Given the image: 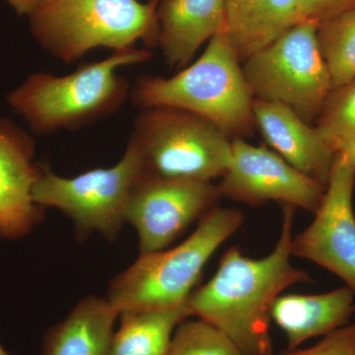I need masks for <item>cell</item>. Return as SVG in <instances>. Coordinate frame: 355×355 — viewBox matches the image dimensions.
I'll list each match as a JSON object with an SVG mask.
<instances>
[{"instance_id": "21", "label": "cell", "mask_w": 355, "mask_h": 355, "mask_svg": "<svg viewBox=\"0 0 355 355\" xmlns=\"http://www.w3.org/2000/svg\"><path fill=\"white\" fill-rule=\"evenodd\" d=\"M316 128L331 146L338 137L355 133V78L331 91L318 116Z\"/></svg>"}, {"instance_id": "6", "label": "cell", "mask_w": 355, "mask_h": 355, "mask_svg": "<svg viewBox=\"0 0 355 355\" xmlns=\"http://www.w3.org/2000/svg\"><path fill=\"white\" fill-rule=\"evenodd\" d=\"M128 142L148 176L211 182L232 160L230 137L200 114L177 107L140 109Z\"/></svg>"}, {"instance_id": "22", "label": "cell", "mask_w": 355, "mask_h": 355, "mask_svg": "<svg viewBox=\"0 0 355 355\" xmlns=\"http://www.w3.org/2000/svg\"><path fill=\"white\" fill-rule=\"evenodd\" d=\"M279 355H355V323L331 331L309 349L288 350Z\"/></svg>"}, {"instance_id": "5", "label": "cell", "mask_w": 355, "mask_h": 355, "mask_svg": "<svg viewBox=\"0 0 355 355\" xmlns=\"http://www.w3.org/2000/svg\"><path fill=\"white\" fill-rule=\"evenodd\" d=\"M159 0H44L29 15L44 51L72 64L98 48L118 51L158 44Z\"/></svg>"}, {"instance_id": "2", "label": "cell", "mask_w": 355, "mask_h": 355, "mask_svg": "<svg viewBox=\"0 0 355 355\" xmlns=\"http://www.w3.org/2000/svg\"><path fill=\"white\" fill-rule=\"evenodd\" d=\"M151 57L149 49L132 46L113 51L104 60L83 64L67 76L38 72L13 90L7 103L37 135L79 130L121 109L132 86L118 70Z\"/></svg>"}, {"instance_id": "14", "label": "cell", "mask_w": 355, "mask_h": 355, "mask_svg": "<svg viewBox=\"0 0 355 355\" xmlns=\"http://www.w3.org/2000/svg\"><path fill=\"white\" fill-rule=\"evenodd\" d=\"M158 46L166 64L183 69L205 42L225 33V0H162Z\"/></svg>"}, {"instance_id": "18", "label": "cell", "mask_w": 355, "mask_h": 355, "mask_svg": "<svg viewBox=\"0 0 355 355\" xmlns=\"http://www.w3.org/2000/svg\"><path fill=\"white\" fill-rule=\"evenodd\" d=\"M112 338L110 355H167L173 334L191 316L186 304L167 310L125 312Z\"/></svg>"}, {"instance_id": "25", "label": "cell", "mask_w": 355, "mask_h": 355, "mask_svg": "<svg viewBox=\"0 0 355 355\" xmlns=\"http://www.w3.org/2000/svg\"><path fill=\"white\" fill-rule=\"evenodd\" d=\"M18 15H28L35 10L44 0H6Z\"/></svg>"}, {"instance_id": "23", "label": "cell", "mask_w": 355, "mask_h": 355, "mask_svg": "<svg viewBox=\"0 0 355 355\" xmlns=\"http://www.w3.org/2000/svg\"><path fill=\"white\" fill-rule=\"evenodd\" d=\"M350 0H298L297 23L314 21L318 24L347 10Z\"/></svg>"}, {"instance_id": "26", "label": "cell", "mask_w": 355, "mask_h": 355, "mask_svg": "<svg viewBox=\"0 0 355 355\" xmlns=\"http://www.w3.org/2000/svg\"><path fill=\"white\" fill-rule=\"evenodd\" d=\"M0 355H10V354H7L6 350L3 349V347H2L1 345H0Z\"/></svg>"}, {"instance_id": "7", "label": "cell", "mask_w": 355, "mask_h": 355, "mask_svg": "<svg viewBox=\"0 0 355 355\" xmlns=\"http://www.w3.org/2000/svg\"><path fill=\"white\" fill-rule=\"evenodd\" d=\"M318 29L314 21L296 23L242 67L254 99L286 105L309 125L333 91Z\"/></svg>"}, {"instance_id": "19", "label": "cell", "mask_w": 355, "mask_h": 355, "mask_svg": "<svg viewBox=\"0 0 355 355\" xmlns=\"http://www.w3.org/2000/svg\"><path fill=\"white\" fill-rule=\"evenodd\" d=\"M318 41L333 90L355 78V6L321 23Z\"/></svg>"}, {"instance_id": "15", "label": "cell", "mask_w": 355, "mask_h": 355, "mask_svg": "<svg viewBox=\"0 0 355 355\" xmlns=\"http://www.w3.org/2000/svg\"><path fill=\"white\" fill-rule=\"evenodd\" d=\"M354 313V293L345 286L313 295H279L270 308V319L286 334L288 350H293L349 324Z\"/></svg>"}, {"instance_id": "8", "label": "cell", "mask_w": 355, "mask_h": 355, "mask_svg": "<svg viewBox=\"0 0 355 355\" xmlns=\"http://www.w3.org/2000/svg\"><path fill=\"white\" fill-rule=\"evenodd\" d=\"M142 176L139 153L128 142L123 157L113 167L65 178L43 166L33 200L40 207H53L69 216L78 235L98 232L112 240L125 223L128 200Z\"/></svg>"}, {"instance_id": "24", "label": "cell", "mask_w": 355, "mask_h": 355, "mask_svg": "<svg viewBox=\"0 0 355 355\" xmlns=\"http://www.w3.org/2000/svg\"><path fill=\"white\" fill-rule=\"evenodd\" d=\"M336 153L342 154L355 170V133L343 135L331 142Z\"/></svg>"}, {"instance_id": "3", "label": "cell", "mask_w": 355, "mask_h": 355, "mask_svg": "<svg viewBox=\"0 0 355 355\" xmlns=\"http://www.w3.org/2000/svg\"><path fill=\"white\" fill-rule=\"evenodd\" d=\"M130 99L139 109L177 107L211 121L231 139L257 127L253 103L241 67L225 33L210 39L202 55L176 76H140Z\"/></svg>"}, {"instance_id": "12", "label": "cell", "mask_w": 355, "mask_h": 355, "mask_svg": "<svg viewBox=\"0 0 355 355\" xmlns=\"http://www.w3.org/2000/svg\"><path fill=\"white\" fill-rule=\"evenodd\" d=\"M31 135L7 119H0V237L18 239L43 220L44 207L33 200V189L43 173L34 161Z\"/></svg>"}, {"instance_id": "20", "label": "cell", "mask_w": 355, "mask_h": 355, "mask_svg": "<svg viewBox=\"0 0 355 355\" xmlns=\"http://www.w3.org/2000/svg\"><path fill=\"white\" fill-rule=\"evenodd\" d=\"M167 355H244L223 331L205 320H184L173 334Z\"/></svg>"}, {"instance_id": "11", "label": "cell", "mask_w": 355, "mask_h": 355, "mask_svg": "<svg viewBox=\"0 0 355 355\" xmlns=\"http://www.w3.org/2000/svg\"><path fill=\"white\" fill-rule=\"evenodd\" d=\"M217 189L220 197L250 207L277 202L315 214L326 186L292 167L275 151L237 137L232 139V160Z\"/></svg>"}, {"instance_id": "1", "label": "cell", "mask_w": 355, "mask_h": 355, "mask_svg": "<svg viewBox=\"0 0 355 355\" xmlns=\"http://www.w3.org/2000/svg\"><path fill=\"white\" fill-rule=\"evenodd\" d=\"M294 212L295 207L284 205L279 241L270 254L251 259L230 248L216 275L187 301L191 317L223 331L244 355H275L270 336L273 302L288 287L312 282L291 263Z\"/></svg>"}, {"instance_id": "9", "label": "cell", "mask_w": 355, "mask_h": 355, "mask_svg": "<svg viewBox=\"0 0 355 355\" xmlns=\"http://www.w3.org/2000/svg\"><path fill=\"white\" fill-rule=\"evenodd\" d=\"M220 198L211 182L144 175L128 200L125 223L139 235L140 254L165 250Z\"/></svg>"}, {"instance_id": "10", "label": "cell", "mask_w": 355, "mask_h": 355, "mask_svg": "<svg viewBox=\"0 0 355 355\" xmlns=\"http://www.w3.org/2000/svg\"><path fill=\"white\" fill-rule=\"evenodd\" d=\"M354 184V168L336 153L314 220L292 237L291 250L340 277L355 295Z\"/></svg>"}, {"instance_id": "17", "label": "cell", "mask_w": 355, "mask_h": 355, "mask_svg": "<svg viewBox=\"0 0 355 355\" xmlns=\"http://www.w3.org/2000/svg\"><path fill=\"white\" fill-rule=\"evenodd\" d=\"M225 1V34L240 62L297 23L298 0Z\"/></svg>"}, {"instance_id": "13", "label": "cell", "mask_w": 355, "mask_h": 355, "mask_svg": "<svg viewBox=\"0 0 355 355\" xmlns=\"http://www.w3.org/2000/svg\"><path fill=\"white\" fill-rule=\"evenodd\" d=\"M253 111L257 127L275 153L327 187L336 153L316 127L280 103L254 99Z\"/></svg>"}, {"instance_id": "16", "label": "cell", "mask_w": 355, "mask_h": 355, "mask_svg": "<svg viewBox=\"0 0 355 355\" xmlns=\"http://www.w3.org/2000/svg\"><path fill=\"white\" fill-rule=\"evenodd\" d=\"M118 317L107 298L81 299L62 322L44 334L42 355H110Z\"/></svg>"}, {"instance_id": "4", "label": "cell", "mask_w": 355, "mask_h": 355, "mask_svg": "<svg viewBox=\"0 0 355 355\" xmlns=\"http://www.w3.org/2000/svg\"><path fill=\"white\" fill-rule=\"evenodd\" d=\"M244 221L240 210L214 207L181 244L140 254L130 268L112 280L107 300L119 315L186 304L207 261Z\"/></svg>"}]
</instances>
